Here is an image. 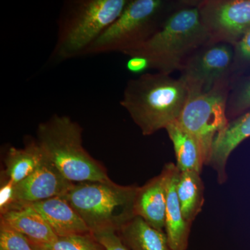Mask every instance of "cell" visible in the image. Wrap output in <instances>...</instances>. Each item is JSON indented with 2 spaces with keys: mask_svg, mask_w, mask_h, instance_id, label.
I'll return each instance as SVG.
<instances>
[{
  "mask_svg": "<svg viewBox=\"0 0 250 250\" xmlns=\"http://www.w3.org/2000/svg\"><path fill=\"white\" fill-rule=\"evenodd\" d=\"M188 98L183 81L167 74L145 73L129 80L121 105L144 136L177 121Z\"/></svg>",
  "mask_w": 250,
  "mask_h": 250,
  "instance_id": "obj_1",
  "label": "cell"
},
{
  "mask_svg": "<svg viewBox=\"0 0 250 250\" xmlns=\"http://www.w3.org/2000/svg\"><path fill=\"white\" fill-rule=\"evenodd\" d=\"M210 43L197 5L176 10L150 37L124 54L139 57L149 62L151 69L170 75L182 70L186 57L199 47Z\"/></svg>",
  "mask_w": 250,
  "mask_h": 250,
  "instance_id": "obj_2",
  "label": "cell"
},
{
  "mask_svg": "<svg viewBox=\"0 0 250 250\" xmlns=\"http://www.w3.org/2000/svg\"><path fill=\"white\" fill-rule=\"evenodd\" d=\"M82 127L70 117L54 115L38 126L36 141L47 159L73 184L107 182L106 168L83 146Z\"/></svg>",
  "mask_w": 250,
  "mask_h": 250,
  "instance_id": "obj_3",
  "label": "cell"
},
{
  "mask_svg": "<svg viewBox=\"0 0 250 250\" xmlns=\"http://www.w3.org/2000/svg\"><path fill=\"white\" fill-rule=\"evenodd\" d=\"M136 186L111 180L74 184L63 197L80 214L91 233L118 232L135 217Z\"/></svg>",
  "mask_w": 250,
  "mask_h": 250,
  "instance_id": "obj_4",
  "label": "cell"
},
{
  "mask_svg": "<svg viewBox=\"0 0 250 250\" xmlns=\"http://www.w3.org/2000/svg\"><path fill=\"white\" fill-rule=\"evenodd\" d=\"M128 0H79L70 3L59 24L53 54L59 60L84 55L121 16Z\"/></svg>",
  "mask_w": 250,
  "mask_h": 250,
  "instance_id": "obj_5",
  "label": "cell"
},
{
  "mask_svg": "<svg viewBox=\"0 0 250 250\" xmlns=\"http://www.w3.org/2000/svg\"><path fill=\"white\" fill-rule=\"evenodd\" d=\"M167 2L162 0H131L116 21L87 49L85 54L120 52L124 54L154 34Z\"/></svg>",
  "mask_w": 250,
  "mask_h": 250,
  "instance_id": "obj_6",
  "label": "cell"
},
{
  "mask_svg": "<svg viewBox=\"0 0 250 250\" xmlns=\"http://www.w3.org/2000/svg\"><path fill=\"white\" fill-rule=\"evenodd\" d=\"M228 83L205 93H188L177 123L197 140L205 166H208L215 142L225 132L229 120L227 116Z\"/></svg>",
  "mask_w": 250,
  "mask_h": 250,
  "instance_id": "obj_7",
  "label": "cell"
},
{
  "mask_svg": "<svg viewBox=\"0 0 250 250\" xmlns=\"http://www.w3.org/2000/svg\"><path fill=\"white\" fill-rule=\"evenodd\" d=\"M234 64V48L226 42H210L184 64L181 80L188 93H205L226 82Z\"/></svg>",
  "mask_w": 250,
  "mask_h": 250,
  "instance_id": "obj_8",
  "label": "cell"
},
{
  "mask_svg": "<svg viewBox=\"0 0 250 250\" xmlns=\"http://www.w3.org/2000/svg\"><path fill=\"white\" fill-rule=\"evenodd\" d=\"M197 6L210 43L233 46L250 30V0H205Z\"/></svg>",
  "mask_w": 250,
  "mask_h": 250,
  "instance_id": "obj_9",
  "label": "cell"
},
{
  "mask_svg": "<svg viewBox=\"0 0 250 250\" xmlns=\"http://www.w3.org/2000/svg\"><path fill=\"white\" fill-rule=\"evenodd\" d=\"M74 184L64 178L45 157L30 176L16 184L14 188V203L11 208L54 197L64 196Z\"/></svg>",
  "mask_w": 250,
  "mask_h": 250,
  "instance_id": "obj_10",
  "label": "cell"
},
{
  "mask_svg": "<svg viewBox=\"0 0 250 250\" xmlns=\"http://www.w3.org/2000/svg\"><path fill=\"white\" fill-rule=\"evenodd\" d=\"M167 182V170L164 166L159 175L138 187L135 197V216L161 231H165Z\"/></svg>",
  "mask_w": 250,
  "mask_h": 250,
  "instance_id": "obj_11",
  "label": "cell"
},
{
  "mask_svg": "<svg viewBox=\"0 0 250 250\" xmlns=\"http://www.w3.org/2000/svg\"><path fill=\"white\" fill-rule=\"evenodd\" d=\"M26 205L40 213L58 237L92 233L65 197H54Z\"/></svg>",
  "mask_w": 250,
  "mask_h": 250,
  "instance_id": "obj_12",
  "label": "cell"
},
{
  "mask_svg": "<svg viewBox=\"0 0 250 250\" xmlns=\"http://www.w3.org/2000/svg\"><path fill=\"white\" fill-rule=\"evenodd\" d=\"M165 166L167 170L165 232L172 250H187L192 225L184 219L177 196L180 171L174 163H167Z\"/></svg>",
  "mask_w": 250,
  "mask_h": 250,
  "instance_id": "obj_13",
  "label": "cell"
},
{
  "mask_svg": "<svg viewBox=\"0 0 250 250\" xmlns=\"http://www.w3.org/2000/svg\"><path fill=\"white\" fill-rule=\"evenodd\" d=\"M250 137V111L229 121L221 137L215 142L208 166L217 174L219 184L228 181L226 167L229 157L242 142Z\"/></svg>",
  "mask_w": 250,
  "mask_h": 250,
  "instance_id": "obj_14",
  "label": "cell"
},
{
  "mask_svg": "<svg viewBox=\"0 0 250 250\" xmlns=\"http://www.w3.org/2000/svg\"><path fill=\"white\" fill-rule=\"evenodd\" d=\"M1 221L24 235L31 247L48 244L58 238L43 217L28 205L16 206L1 213Z\"/></svg>",
  "mask_w": 250,
  "mask_h": 250,
  "instance_id": "obj_15",
  "label": "cell"
},
{
  "mask_svg": "<svg viewBox=\"0 0 250 250\" xmlns=\"http://www.w3.org/2000/svg\"><path fill=\"white\" fill-rule=\"evenodd\" d=\"M36 141H30L22 148L10 147L4 158L5 169L1 178L18 184L30 176L45 159Z\"/></svg>",
  "mask_w": 250,
  "mask_h": 250,
  "instance_id": "obj_16",
  "label": "cell"
},
{
  "mask_svg": "<svg viewBox=\"0 0 250 250\" xmlns=\"http://www.w3.org/2000/svg\"><path fill=\"white\" fill-rule=\"evenodd\" d=\"M165 129L173 144L176 166L179 171H193L201 174L205 164L201 147L197 140L177 121L167 125Z\"/></svg>",
  "mask_w": 250,
  "mask_h": 250,
  "instance_id": "obj_17",
  "label": "cell"
},
{
  "mask_svg": "<svg viewBox=\"0 0 250 250\" xmlns=\"http://www.w3.org/2000/svg\"><path fill=\"white\" fill-rule=\"evenodd\" d=\"M117 233L130 250H172L165 231L156 229L139 216Z\"/></svg>",
  "mask_w": 250,
  "mask_h": 250,
  "instance_id": "obj_18",
  "label": "cell"
},
{
  "mask_svg": "<svg viewBox=\"0 0 250 250\" xmlns=\"http://www.w3.org/2000/svg\"><path fill=\"white\" fill-rule=\"evenodd\" d=\"M177 192L184 218L192 225L205 204V185L200 174L193 171L180 172Z\"/></svg>",
  "mask_w": 250,
  "mask_h": 250,
  "instance_id": "obj_19",
  "label": "cell"
},
{
  "mask_svg": "<svg viewBox=\"0 0 250 250\" xmlns=\"http://www.w3.org/2000/svg\"><path fill=\"white\" fill-rule=\"evenodd\" d=\"M32 248L35 250H106L93 233L58 237L48 244Z\"/></svg>",
  "mask_w": 250,
  "mask_h": 250,
  "instance_id": "obj_20",
  "label": "cell"
},
{
  "mask_svg": "<svg viewBox=\"0 0 250 250\" xmlns=\"http://www.w3.org/2000/svg\"><path fill=\"white\" fill-rule=\"evenodd\" d=\"M250 111V76L243 79L229 95L227 116L229 121Z\"/></svg>",
  "mask_w": 250,
  "mask_h": 250,
  "instance_id": "obj_21",
  "label": "cell"
},
{
  "mask_svg": "<svg viewBox=\"0 0 250 250\" xmlns=\"http://www.w3.org/2000/svg\"><path fill=\"white\" fill-rule=\"evenodd\" d=\"M0 250H35L24 235L0 221Z\"/></svg>",
  "mask_w": 250,
  "mask_h": 250,
  "instance_id": "obj_22",
  "label": "cell"
},
{
  "mask_svg": "<svg viewBox=\"0 0 250 250\" xmlns=\"http://www.w3.org/2000/svg\"><path fill=\"white\" fill-rule=\"evenodd\" d=\"M93 236L106 250H130L116 231H103L93 233Z\"/></svg>",
  "mask_w": 250,
  "mask_h": 250,
  "instance_id": "obj_23",
  "label": "cell"
},
{
  "mask_svg": "<svg viewBox=\"0 0 250 250\" xmlns=\"http://www.w3.org/2000/svg\"><path fill=\"white\" fill-rule=\"evenodd\" d=\"M234 64L243 67L250 65V30L233 45Z\"/></svg>",
  "mask_w": 250,
  "mask_h": 250,
  "instance_id": "obj_24",
  "label": "cell"
},
{
  "mask_svg": "<svg viewBox=\"0 0 250 250\" xmlns=\"http://www.w3.org/2000/svg\"><path fill=\"white\" fill-rule=\"evenodd\" d=\"M16 184L4 178L1 179L0 188V211L1 213L7 211L14 203V188Z\"/></svg>",
  "mask_w": 250,
  "mask_h": 250,
  "instance_id": "obj_25",
  "label": "cell"
},
{
  "mask_svg": "<svg viewBox=\"0 0 250 250\" xmlns=\"http://www.w3.org/2000/svg\"><path fill=\"white\" fill-rule=\"evenodd\" d=\"M126 69L128 71L134 74H142L146 70L150 68L149 62L146 59L139 57H129V60L126 62Z\"/></svg>",
  "mask_w": 250,
  "mask_h": 250,
  "instance_id": "obj_26",
  "label": "cell"
}]
</instances>
